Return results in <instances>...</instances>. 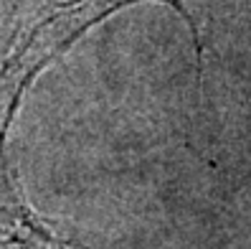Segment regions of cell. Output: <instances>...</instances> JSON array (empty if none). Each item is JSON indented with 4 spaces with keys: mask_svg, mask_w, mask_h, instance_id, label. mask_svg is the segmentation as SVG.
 Listing matches in <instances>:
<instances>
[{
    "mask_svg": "<svg viewBox=\"0 0 251 249\" xmlns=\"http://www.w3.org/2000/svg\"><path fill=\"white\" fill-rule=\"evenodd\" d=\"M0 125H5L0 120ZM3 135V133H0ZM0 249H69L13 186L0 145Z\"/></svg>",
    "mask_w": 251,
    "mask_h": 249,
    "instance_id": "1",
    "label": "cell"
}]
</instances>
